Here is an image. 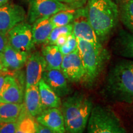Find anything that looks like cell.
Instances as JSON below:
<instances>
[{"label":"cell","mask_w":133,"mask_h":133,"mask_svg":"<svg viewBox=\"0 0 133 133\" xmlns=\"http://www.w3.org/2000/svg\"><path fill=\"white\" fill-rule=\"evenodd\" d=\"M70 8H74L59 0H29V22L32 24L40 18L51 17L60 11Z\"/></svg>","instance_id":"8992f818"},{"label":"cell","mask_w":133,"mask_h":133,"mask_svg":"<svg viewBox=\"0 0 133 133\" xmlns=\"http://www.w3.org/2000/svg\"><path fill=\"white\" fill-rule=\"evenodd\" d=\"M86 133H127L119 118L109 108L93 107L87 124Z\"/></svg>","instance_id":"5b68a950"},{"label":"cell","mask_w":133,"mask_h":133,"mask_svg":"<svg viewBox=\"0 0 133 133\" xmlns=\"http://www.w3.org/2000/svg\"><path fill=\"white\" fill-rule=\"evenodd\" d=\"M78 48L84 69V75L81 82L84 86L90 87L102 72L109 59V53L101 43L96 44L78 38Z\"/></svg>","instance_id":"3957f363"},{"label":"cell","mask_w":133,"mask_h":133,"mask_svg":"<svg viewBox=\"0 0 133 133\" xmlns=\"http://www.w3.org/2000/svg\"><path fill=\"white\" fill-rule=\"evenodd\" d=\"M24 100L25 109L33 117L35 118L44 110L41 102L38 84L25 88Z\"/></svg>","instance_id":"2e32d148"},{"label":"cell","mask_w":133,"mask_h":133,"mask_svg":"<svg viewBox=\"0 0 133 133\" xmlns=\"http://www.w3.org/2000/svg\"><path fill=\"white\" fill-rule=\"evenodd\" d=\"M73 32L72 23L65 26L54 27L44 44H54L57 38L62 34H70Z\"/></svg>","instance_id":"d4e9b609"},{"label":"cell","mask_w":133,"mask_h":133,"mask_svg":"<svg viewBox=\"0 0 133 133\" xmlns=\"http://www.w3.org/2000/svg\"><path fill=\"white\" fill-rule=\"evenodd\" d=\"M41 102L44 110L50 108H59L61 105L60 97L41 79L38 84Z\"/></svg>","instance_id":"d6986e66"},{"label":"cell","mask_w":133,"mask_h":133,"mask_svg":"<svg viewBox=\"0 0 133 133\" xmlns=\"http://www.w3.org/2000/svg\"><path fill=\"white\" fill-rule=\"evenodd\" d=\"M29 52L17 50L8 44L1 53V62L3 65L2 72L15 71L21 69L25 65Z\"/></svg>","instance_id":"4fadbf2b"},{"label":"cell","mask_w":133,"mask_h":133,"mask_svg":"<svg viewBox=\"0 0 133 133\" xmlns=\"http://www.w3.org/2000/svg\"><path fill=\"white\" fill-rule=\"evenodd\" d=\"M25 18L24 8L17 4H4L0 6V31L4 34Z\"/></svg>","instance_id":"8fae6325"},{"label":"cell","mask_w":133,"mask_h":133,"mask_svg":"<svg viewBox=\"0 0 133 133\" xmlns=\"http://www.w3.org/2000/svg\"><path fill=\"white\" fill-rule=\"evenodd\" d=\"M69 35L70 34H62L61 35H60L57 38V39H56V42L54 43V45L57 46L58 47L64 45Z\"/></svg>","instance_id":"f1b7e54d"},{"label":"cell","mask_w":133,"mask_h":133,"mask_svg":"<svg viewBox=\"0 0 133 133\" xmlns=\"http://www.w3.org/2000/svg\"><path fill=\"white\" fill-rule=\"evenodd\" d=\"M60 51L63 56L70 54L78 49V38L76 37L74 33H71L68 36L67 39L64 45L59 47Z\"/></svg>","instance_id":"484cf974"},{"label":"cell","mask_w":133,"mask_h":133,"mask_svg":"<svg viewBox=\"0 0 133 133\" xmlns=\"http://www.w3.org/2000/svg\"><path fill=\"white\" fill-rule=\"evenodd\" d=\"M107 89L115 99L133 102V61H123L110 71Z\"/></svg>","instance_id":"277c9868"},{"label":"cell","mask_w":133,"mask_h":133,"mask_svg":"<svg viewBox=\"0 0 133 133\" xmlns=\"http://www.w3.org/2000/svg\"><path fill=\"white\" fill-rule=\"evenodd\" d=\"M89 21L100 42L105 40L119 21L118 6L113 0H88Z\"/></svg>","instance_id":"6da1fadb"},{"label":"cell","mask_w":133,"mask_h":133,"mask_svg":"<svg viewBox=\"0 0 133 133\" xmlns=\"http://www.w3.org/2000/svg\"><path fill=\"white\" fill-rule=\"evenodd\" d=\"M16 122L0 123V133H16Z\"/></svg>","instance_id":"4316f807"},{"label":"cell","mask_w":133,"mask_h":133,"mask_svg":"<svg viewBox=\"0 0 133 133\" xmlns=\"http://www.w3.org/2000/svg\"><path fill=\"white\" fill-rule=\"evenodd\" d=\"M75 11L76 9L74 8L62 10L50 17L54 27L65 26L72 23Z\"/></svg>","instance_id":"cb8c5ba5"},{"label":"cell","mask_w":133,"mask_h":133,"mask_svg":"<svg viewBox=\"0 0 133 133\" xmlns=\"http://www.w3.org/2000/svg\"><path fill=\"white\" fill-rule=\"evenodd\" d=\"M42 79L60 97H64L70 92L67 79L61 70L46 69Z\"/></svg>","instance_id":"9a60e30c"},{"label":"cell","mask_w":133,"mask_h":133,"mask_svg":"<svg viewBox=\"0 0 133 133\" xmlns=\"http://www.w3.org/2000/svg\"><path fill=\"white\" fill-rule=\"evenodd\" d=\"M61 70L69 82L79 83L82 81L84 75V69L78 49L64 56Z\"/></svg>","instance_id":"9c48e42d"},{"label":"cell","mask_w":133,"mask_h":133,"mask_svg":"<svg viewBox=\"0 0 133 133\" xmlns=\"http://www.w3.org/2000/svg\"><path fill=\"white\" fill-rule=\"evenodd\" d=\"M41 54L46 61V69L61 70L64 56L58 46L54 44H44L42 47Z\"/></svg>","instance_id":"ffe728a7"},{"label":"cell","mask_w":133,"mask_h":133,"mask_svg":"<svg viewBox=\"0 0 133 133\" xmlns=\"http://www.w3.org/2000/svg\"><path fill=\"white\" fill-rule=\"evenodd\" d=\"M24 99V87L20 81L13 75H6L0 89V102L21 104Z\"/></svg>","instance_id":"7c38bea8"},{"label":"cell","mask_w":133,"mask_h":133,"mask_svg":"<svg viewBox=\"0 0 133 133\" xmlns=\"http://www.w3.org/2000/svg\"><path fill=\"white\" fill-rule=\"evenodd\" d=\"M121 1H122V0H115V2L117 3V4H119V3H120Z\"/></svg>","instance_id":"d590c367"},{"label":"cell","mask_w":133,"mask_h":133,"mask_svg":"<svg viewBox=\"0 0 133 133\" xmlns=\"http://www.w3.org/2000/svg\"><path fill=\"white\" fill-rule=\"evenodd\" d=\"M25 65V88L37 85L46 69V61L42 54L38 51L29 54Z\"/></svg>","instance_id":"30bf717a"},{"label":"cell","mask_w":133,"mask_h":133,"mask_svg":"<svg viewBox=\"0 0 133 133\" xmlns=\"http://www.w3.org/2000/svg\"><path fill=\"white\" fill-rule=\"evenodd\" d=\"M39 124L46 126L56 133H65L64 120L59 108H50L44 110L36 116Z\"/></svg>","instance_id":"5bb4252c"},{"label":"cell","mask_w":133,"mask_h":133,"mask_svg":"<svg viewBox=\"0 0 133 133\" xmlns=\"http://www.w3.org/2000/svg\"><path fill=\"white\" fill-rule=\"evenodd\" d=\"M31 27L33 40L35 44H44L54 28L50 17H44L36 20L32 24Z\"/></svg>","instance_id":"e0dca14e"},{"label":"cell","mask_w":133,"mask_h":133,"mask_svg":"<svg viewBox=\"0 0 133 133\" xmlns=\"http://www.w3.org/2000/svg\"><path fill=\"white\" fill-rule=\"evenodd\" d=\"M3 70V65L1 62V53H0V71Z\"/></svg>","instance_id":"836d02e7"},{"label":"cell","mask_w":133,"mask_h":133,"mask_svg":"<svg viewBox=\"0 0 133 133\" xmlns=\"http://www.w3.org/2000/svg\"><path fill=\"white\" fill-rule=\"evenodd\" d=\"M8 43L17 50L29 52L34 48L31 25L25 22H22L6 34Z\"/></svg>","instance_id":"52a82bcc"},{"label":"cell","mask_w":133,"mask_h":133,"mask_svg":"<svg viewBox=\"0 0 133 133\" xmlns=\"http://www.w3.org/2000/svg\"><path fill=\"white\" fill-rule=\"evenodd\" d=\"M38 123L26 111L25 107L16 121V133H38Z\"/></svg>","instance_id":"7402d4cb"},{"label":"cell","mask_w":133,"mask_h":133,"mask_svg":"<svg viewBox=\"0 0 133 133\" xmlns=\"http://www.w3.org/2000/svg\"><path fill=\"white\" fill-rule=\"evenodd\" d=\"M65 133H83L93 107L89 98L76 93L61 103Z\"/></svg>","instance_id":"7a4b0ae2"},{"label":"cell","mask_w":133,"mask_h":133,"mask_svg":"<svg viewBox=\"0 0 133 133\" xmlns=\"http://www.w3.org/2000/svg\"><path fill=\"white\" fill-rule=\"evenodd\" d=\"M59 1H61V2H62L64 3H65V4H69L72 7V4H73V0H59ZM73 8V7H72Z\"/></svg>","instance_id":"d6a6232c"},{"label":"cell","mask_w":133,"mask_h":133,"mask_svg":"<svg viewBox=\"0 0 133 133\" xmlns=\"http://www.w3.org/2000/svg\"><path fill=\"white\" fill-rule=\"evenodd\" d=\"M8 43V39L6 34L0 31V53H2Z\"/></svg>","instance_id":"83f0119b"},{"label":"cell","mask_w":133,"mask_h":133,"mask_svg":"<svg viewBox=\"0 0 133 133\" xmlns=\"http://www.w3.org/2000/svg\"><path fill=\"white\" fill-rule=\"evenodd\" d=\"M72 24L73 33L77 38L96 44L101 43L90 24L85 6L76 9Z\"/></svg>","instance_id":"ba28073f"},{"label":"cell","mask_w":133,"mask_h":133,"mask_svg":"<svg viewBox=\"0 0 133 133\" xmlns=\"http://www.w3.org/2000/svg\"><path fill=\"white\" fill-rule=\"evenodd\" d=\"M38 133H56L51 129L46 127V126L41 125V124L38 123Z\"/></svg>","instance_id":"4dcf8cb0"},{"label":"cell","mask_w":133,"mask_h":133,"mask_svg":"<svg viewBox=\"0 0 133 133\" xmlns=\"http://www.w3.org/2000/svg\"><path fill=\"white\" fill-rule=\"evenodd\" d=\"M114 50L123 57L133 59V34L120 30L114 40Z\"/></svg>","instance_id":"ac0fdd59"},{"label":"cell","mask_w":133,"mask_h":133,"mask_svg":"<svg viewBox=\"0 0 133 133\" xmlns=\"http://www.w3.org/2000/svg\"><path fill=\"white\" fill-rule=\"evenodd\" d=\"M88 0H73L72 7L74 9H77V8L84 6L87 3Z\"/></svg>","instance_id":"f546056e"},{"label":"cell","mask_w":133,"mask_h":133,"mask_svg":"<svg viewBox=\"0 0 133 133\" xmlns=\"http://www.w3.org/2000/svg\"><path fill=\"white\" fill-rule=\"evenodd\" d=\"M5 75H6V74H4V73H3V74H1V71H0V89H1L3 83L4 82L5 77H6Z\"/></svg>","instance_id":"1f68e13d"},{"label":"cell","mask_w":133,"mask_h":133,"mask_svg":"<svg viewBox=\"0 0 133 133\" xmlns=\"http://www.w3.org/2000/svg\"><path fill=\"white\" fill-rule=\"evenodd\" d=\"M118 4L119 19L133 34V0H122Z\"/></svg>","instance_id":"603a6c76"},{"label":"cell","mask_w":133,"mask_h":133,"mask_svg":"<svg viewBox=\"0 0 133 133\" xmlns=\"http://www.w3.org/2000/svg\"><path fill=\"white\" fill-rule=\"evenodd\" d=\"M24 107V104L0 102V123L16 122Z\"/></svg>","instance_id":"44dd1931"},{"label":"cell","mask_w":133,"mask_h":133,"mask_svg":"<svg viewBox=\"0 0 133 133\" xmlns=\"http://www.w3.org/2000/svg\"><path fill=\"white\" fill-rule=\"evenodd\" d=\"M8 1V0H0V6L5 4V3H7Z\"/></svg>","instance_id":"e575fe53"}]
</instances>
